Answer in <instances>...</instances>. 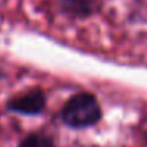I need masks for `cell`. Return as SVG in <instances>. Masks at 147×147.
<instances>
[{
  "mask_svg": "<svg viewBox=\"0 0 147 147\" xmlns=\"http://www.w3.org/2000/svg\"><path fill=\"white\" fill-rule=\"evenodd\" d=\"M60 8L67 16L82 19L95 13V0H60Z\"/></svg>",
  "mask_w": 147,
  "mask_h": 147,
  "instance_id": "3957f363",
  "label": "cell"
},
{
  "mask_svg": "<svg viewBox=\"0 0 147 147\" xmlns=\"http://www.w3.org/2000/svg\"><path fill=\"white\" fill-rule=\"evenodd\" d=\"M60 117L71 128H87L100 122L101 108L95 95L81 92L73 95L63 105Z\"/></svg>",
  "mask_w": 147,
  "mask_h": 147,
  "instance_id": "6da1fadb",
  "label": "cell"
},
{
  "mask_svg": "<svg viewBox=\"0 0 147 147\" xmlns=\"http://www.w3.org/2000/svg\"><path fill=\"white\" fill-rule=\"evenodd\" d=\"M7 108L24 115H36L46 108V95L41 89H32L8 101Z\"/></svg>",
  "mask_w": 147,
  "mask_h": 147,
  "instance_id": "7a4b0ae2",
  "label": "cell"
},
{
  "mask_svg": "<svg viewBox=\"0 0 147 147\" xmlns=\"http://www.w3.org/2000/svg\"><path fill=\"white\" fill-rule=\"evenodd\" d=\"M18 147H54V142L51 138L45 136V134L33 133L24 138Z\"/></svg>",
  "mask_w": 147,
  "mask_h": 147,
  "instance_id": "277c9868",
  "label": "cell"
}]
</instances>
